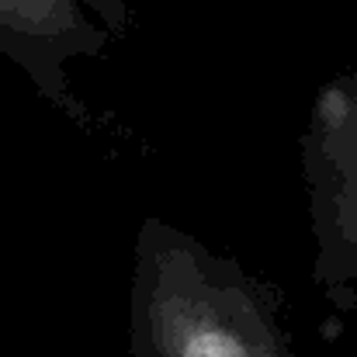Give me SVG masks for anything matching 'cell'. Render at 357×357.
I'll use <instances>...</instances> for the list:
<instances>
[{
	"label": "cell",
	"mask_w": 357,
	"mask_h": 357,
	"mask_svg": "<svg viewBox=\"0 0 357 357\" xmlns=\"http://www.w3.org/2000/svg\"><path fill=\"white\" fill-rule=\"evenodd\" d=\"M132 357H298L278 295L236 257L146 219L132 243Z\"/></svg>",
	"instance_id": "6da1fadb"
},
{
	"label": "cell",
	"mask_w": 357,
	"mask_h": 357,
	"mask_svg": "<svg viewBox=\"0 0 357 357\" xmlns=\"http://www.w3.org/2000/svg\"><path fill=\"white\" fill-rule=\"evenodd\" d=\"M302 177L316 236V288L337 305H357V66L326 80L302 132Z\"/></svg>",
	"instance_id": "7a4b0ae2"
},
{
	"label": "cell",
	"mask_w": 357,
	"mask_h": 357,
	"mask_svg": "<svg viewBox=\"0 0 357 357\" xmlns=\"http://www.w3.org/2000/svg\"><path fill=\"white\" fill-rule=\"evenodd\" d=\"M132 35L125 0H0V52L63 119L91 125L70 84V63L98 59Z\"/></svg>",
	"instance_id": "3957f363"
}]
</instances>
